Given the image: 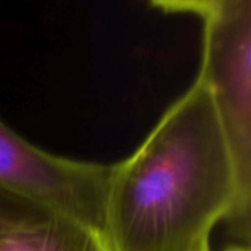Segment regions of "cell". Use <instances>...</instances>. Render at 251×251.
<instances>
[{"label":"cell","instance_id":"obj_1","mask_svg":"<svg viewBox=\"0 0 251 251\" xmlns=\"http://www.w3.org/2000/svg\"><path fill=\"white\" fill-rule=\"evenodd\" d=\"M237 196L234 165L206 85L191 87L143 144L115 163L101 234L110 251H210Z\"/></svg>","mask_w":251,"mask_h":251},{"label":"cell","instance_id":"obj_2","mask_svg":"<svg viewBox=\"0 0 251 251\" xmlns=\"http://www.w3.org/2000/svg\"><path fill=\"white\" fill-rule=\"evenodd\" d=\"M166 13L196 16L203 25L201 65L206 85L231 153L237 196L228 218L238 246L251 234V0L153 1Z\"/></svg>","mask_w":251,"mask_h":251},{"label":"cell","instance_id":"obj_3","mask_svg":"<svg viewBox=\"0 0 251 251\" xmlns=\"http://www.w3.org/2000/svg\"><path fill=\"white\" fill-rule=\"evenodd\" d=\"M112 171L113 165L44 151L0 122V185L50 203L100 232Z\"/></svg>","mask_w":251,"mask_h":251},{"label":"cell","instance_id":"obj_4","mask_svg":"<svg viewBox=\"0 0 251 251\" xmlns=\"http://www.w3.org/2000/svg\"><path fill=\"white\" fill-rule=\"evenodd\" d=\"M0 251H110L103 234L32 196L0 185Z\"/></svg>","mask_w":251,"mask_h":251}]
</instances>
